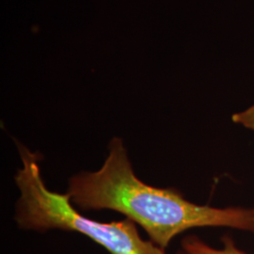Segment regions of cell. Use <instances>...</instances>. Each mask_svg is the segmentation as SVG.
Here are the masks:
<instances>
[{
	"label": "cell",
	"instance_id": "6da1fadb",
	"mask_svg": "<svg viewBox=\"0 0 254 254\" xmlns=\"http://www.w3.org/2000/svg\"><path fill=\"white\" fill-rule=\"evenodd\" d=\"M66 193L82 211L109 209L125 215L164 250L175 236L194 228L226 227L254 233L252 209L200 205L175 189L154 188L139 180L117 136L110 140L100 169L73 175Z\"/></svg>",
	"mask_w": 254,
	"mask_h": 254
},
{
	"label": "cell",
	"instance_id": "7a4b0ae2",
	"mask_svg": "<svg viewBox=\"0 0 254 254\" xmlns=\"http://www.w3.org/2000/svg\"><path fill=\"white\" fill-rule=\"evenodd\" d=\"M22 168L14 181L20 196L14 220L20 229L45 233L50 230L76 232L88 236L110 254H166L165 250L139 236L136 224L126 218L109 223L83 216L70 196L49 190L42 177L41 155L17 142Z\"/></svg>",
	"mask_w": 254,
	"mask_h": 254
},
{
	"label": "cell",
	"instance_id": "5b68a950",
	"mask_svg": "<svg viewBox=\"0 0 254 254\" xmlns=\"http://www.w3.org/2000/svg\"><path fill=\"white\" fill-rule=\"evenodd\" d=\"M187 254V253H186V252H184V251H183V252H179V253H177V254Z\"/></svg>",
	"mask_w": 254,
	"mask_h": 254
},
{
	"label": "cell",
	"instance_id": "8992f818",
	"mask_svg": "<svg viewBox=\"0 0 254 254\" xmlns=\"http://www.w3.org/2000/svg\"><path fill=\"white\" fill-rule=\"evenodd\" d=\"M252 214H253V217H254V208L252 209Z\"/></svg>",
	"mask_w": 254,
	"mask_h": 254
},
{
	"label": "cell",
	"instance_id": "277c9868",
	"mask_svg": "<svg viewBox=\"0 0 254 254\" xmlns=\"http://www.w3.org/2000/svg\"><path fill=\"white\" fill-rule=\"evenodd\" d=\"M232 121L234 124L254 132V104L244 110L233 114Z\"/></svg>",
	"mask_w": 254,
	"mask_h": 254
},
{
	"label": "cell",
	"instance_id": "3957f363",
	"mask_svg": "<svg viewBox=\"0 0 254 254\" xmlns=\"http://www.w3.org/2000/svg\"><path fill=\"white\" fill-rule=\"evenodd\" d=\"M221 242V248H214L199 237L190 236L182 240V248L188 254H248L236 246L231 236H223Z\"/></svg>",
	"mask_w": 254,
	"mask_h": 254
}]
</instances>
